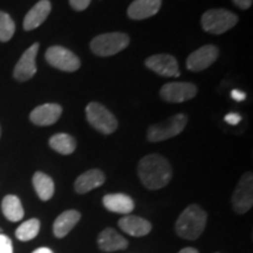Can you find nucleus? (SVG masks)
<instances>
[{
    "instance_id": "obj_1",
    "label": "nucleus",
    "mask_w": 253,
    "mask_h": 253,
    "mask_svg": "<svg viewBox=\"0 0 253 253\" xmlns=\"http://www.w3.org/2000/svg\"><path fill=\"white\" fill-rule=\"evenodd\" d=\"M137 173L145 188L158 190L167 186L171 181L172 168L166 157L151 154L138 162Z\"/></svg>"
},
{
    "instance_id": "obj_2",
    "label": "nucleus",
    "mask_w": 253,
    "mask_h": 253,
    "mask_svg": "<svg viewBox=\"0 0 253 253\" xmlns=\"http://www.w3.org/2000/svg\"><path fill=\"white\" fill-rule=\"evenodd\" d=\"M208 213L197 204H191L179 214L175 231L183 239L195 240L203 233L207 226Z\"/></svg>"
},
{
    "instance_id": "obj_3",
    "label": "nucleus",
    "mask_w": 253,
    "mask_h": 253,
    "mask_svg": "<svg viewBox=\"0 0 253 253\" xmlns=\"http://www.w3.org/2000/svg\"><path fill=\"white\" fill-rule=\"evenodd\" d=\"M202 27L211 34H223L236 26L238 17L233 12L224 8L209 9L202 17Z\"/></svg>"
},
{
    "instance_id": "obj_4",
    "label": "nucleus",
    "mask_w": 253,
    "mask_h": 253,
    "mask_svg": "<svg viewBox=\"0 0 253 253\" xmlns=\"http://www.w3.org/2000/svg\"><path fill=\"white\" fill-rule=\"evenodd\" d=\"M129 45V37L121 32L104 33L94 38L90 42V49L99 56L115 55L126 48Z\"/></svg>"
},
{
    "instance_id": "obj_5",
    "label": "nucleus",
    "mask_w": 253,
    "mask_h": 253,
    "mask_svg": "<svg viewBox=\"0 0 253 253\" xmlns=\"http://www.w3.org/2000/svg\"><path fill=\"white\" fill-rule=\"evenodd\" d=\"M188 116L184 114H176L166 121L153 125L149 126L147 132V138L149 142H161L169 140V138L177 136L184 130Z\"/></svg>"
},
{
    "instance_id": "obj_6",
    "label": "nucleus",
    "mask_w": 253,
    "mask_h": 253,
    "mask_svg": "<svg viewBox=\"0 0 253 253\" xmlns=\"http://www.w3.org/2000/svg\"><path fill=\"white\" fill-rule=\"evenodd\" d=\"M86 115L89 125L101 134H113L118 129V119L103 104L90 102L86 108Z\"/></svg>"
},
{
    "instance_id": "obj_7",
    "label": "nucleus",
    "mask_w": 253,
    "mask_h": 253,
    "mask_svg": "<svg viewBox=\"0 0 253 253\" xmlns=\"http://www.w3.org/2000/svg\"><path fill=\"white\" fill-rule=\"evenodd\" d=\"M232 207L236 213L248 212L253 205V176L252 172H246L239 179L237 188L232 195Z\"/></svg>"
},
{
    "instance_id": "obj_8",
    "label": "nucleus",
    "mask_w": 253,
    "mask_h": 253,
    "mask_svg": "<svg viewBox=\"0 0 253 253\" xmlns=\"http://www.w3.org/2000/svg\"><path fill=\"white\" fill-rule=\"evenodd\" d=\"M46 61L52 67L63 72H75L80 68L81 62L72 50L61 46H52L46 50Z\"/></svg>"
},
{
    "instance_id": "obj_9",
    "label": "nucleus",
    "mask_w": 253,
    "mask_h": 253,
    "mask_svg": "<svg viewBox=\"0 0 253 253\" xmlns=\"http://www.w3.org/2000/svg\"><path fill=\"white\" fill-rule=\"evenodd\" d=\"M197 94V87L190 82H171L161 88L160 95L170 103H181L191 100Z\"/></svg>"
},
{
    "instance_id": "obj_10",
    "label": "nucleus",
    "mask_w": 253,
    "mask_h": 253,
    "mask_svg": "<svg viewBox=\"0 0 253 253\" xmlns=\"http://www.w3.org/2000/svg\"><path fill=\"white\" fill-rule=\"evenodd\" d=\"M219 49L213 45H205L189 55L186 59V68L191 72H201L210 67L218 59Z\"/></svg>"
},
{
    "instance_id": "obj_11",
    "label": "nucleus",
    "mask_w": 253,
    "mask_h": 253,
    "mask_svg": "<svg viewBox=\"0 0 253 253\" xmlns=\"http://www.w3.org/2000/svg\"><path fill=\"white\" fill-rule=\"evenodd\" d=\"M145 66L161 77L178 78L181 75L177 60L169 54H156L150 56L145 60Z\"/></svg>"
},
{
    "instance_id": "obj_12",
    "label": "nucleus",
    "mask_w": 253,
    "mask_h": 253,
    "mask_svg": "<svg viewBox=\"0 0 253 253\" xmlns=\"http://www.w3.org/2000/svg\"><path fill=\"white\" fill-rule=\"evenodd\" d=\"M39 50V43H33L26 52L21 55L17 66L14 67L13 77L18 81H27L36 75L37 65L36 58Z\"/></svg>"
},
{
    "instance_id": "obj_13",
    "label": "nucleus",
    "mask_w": 253,
    "mask_h": 253,
    "mask_svg": "<svg viewBox=\"0 0 253 253\" xmlns=\"http://www.w3.org/2000/svg\"><path fill=\"white\" fill-rule=\"evenodd\" d=\"M62 114V107L58 103H46L37 107L31 113L30 119L34 125L45 126H52L58 121Z\"/></svg>"
},
{
    "instance_id": "obj_14",
    "label": "nucleus",
    "mask_w": 253,
    "mask_h": 253,
    "mask_svg": "<svg viewBox=\"0 0 253 253\" xmlns=\"http://www.w3.org/2000/svg\"><path fill=\"white\" fill-rule=\"evenodd\" d=\"M97 245L103 252H115L126 250L128 248L129 242L125 237L118 233L116 230L112 229V227H107L99 235Z\"/></svg>"
},
{
    "instance_id": "obj_15",
    "label": "nucleus",
    "mask_w": 253,
    "mask_h": 253,
    "mask_svg": "<svg viewBox=\"0 0 253 253\" xmlns=\"http://www.w3.org/2000/svg\"><path fill=\"white\" fill-rule=\"evenodd\" d=\"M162 0H134L128 7V17L134 20L153 17L160 11Z\"/></svg>"
},
{
    "instance_id": "obj_16",
    "label": "nucleus",
    "mask_w": 253,
    "mask_h": 253,
    "mask_svg": "<svg viewBox=\"0 0 253 253\" xmlns=\"http://www.w3.org/2000/svg\"><path fill=\"white\" fill-rule=\"evenodd\" d=\"M119 226L123 232L128 233L132 237L147 236L153 229V225L149 220L138 216H125L119 220Z\"/></svg>"
},
{
    "instance_id": "obj_17",
    "label": "nucleus",
    "mask_w": 253,
    "mask_h": 253,
    "mask_svg": "<svg viewBox=\"0 0 253 253\" xmlns=\"http://www.w3.org/2000/svg\"><path fill=\"white\" fill-rule=\"evenodd\" d=\"M104 181H106V176L100 169H90L78 177L74 189L78 194L84 195L99 188L103 184Z\"/></svg>"
},
{
    "instance_id": "obj_18",
    "label": "nucleus",
    "mask_w": 253,
    "mask_h": 253,
    "mask_svg": "<svg viewBox=\"0 0 253 253\" xmlns=\"http://www.w3.org/2000/svg\"><path fill=\"white\" fill-rule=\"evenodd\" d=\"M52 9V4L49 0H40L32 7L24 19V28L26 31H32L39 27L46 20Z\"/></svg>"
},
{
    "instance_id": "obj_19",
    "label": "nucleus",
    "mask_w": 253,
    "mask_h": 253,
    "mask_svg": "<svg viewBox=\"0 0 253 253\" xmlns=\"http://www.w3.org/2000/svg\"><path fill=\"white\" fill-rule=\"evenodd\" d=\"M102 203L107 210L115 213L129 214L134 211L135 203L131 197L125 194H109L102 199Z\"/></svg>"
},
{
    "instance_id": "obj_20",
    "label": "nucleus",
    "mask_w": 253,
    "mask_h": 253,
    "mask_svg": "<svg viewBox=\"0 0 253 253\" xmlns=\"http://www.w3.org/2000/svg\"><path fill=\"white\" fill-rule=\"evenodd\" d=\"M81 219V213L77 210H67L56 218L53 224V232L56 238H63L68 235Z\"/></svg>"
},
{
    "instance_id": "obj_21",
    "label": "nucleus",
    "mask_w": 253,
    "mask_h": 253,
    "mask_svg": "<svg viewBox=\"0 0 253 253\" xmlns=\"http://www.w3.org/2000/svg\"><path fill=\"white\" fill-rule=\"evenodd\" d=\"M32 182H33L37 195L39 196L41 201H49L53 197V195H54V182L48 175L38 171L34 173Z\"/></svg>"
},
{
    "instance_id": "obj_22",
    "label": "nucleus",
    "mask_w": 253,
    "mask_h": 253,
    "mask_svg": "<svg viewBox=\"0 0 253 253\" xmlns=\"http://www.w3.org/2000/svg\"><path fill=\"white\" fill-rule=\"evenodd\" d=\"M1 210L9 221H19L24 218V208L20 199L14 195L5 196L1 202Z\"/></svg>"
},
{
    "instance_id": "obj_23",
    "label": "nucleus",
    "mask_w": 253,
    "mask_h": 253,
    "mask_svg": "<svg viewBox=\"0 0 253 253\" xmlns=\"http://www.w3.org/2000/svg\"><path fill=\"white\" fill-rule=\"evenodd\" d=\"M49 147L61 155H71L77 149V141L68 134H55L49 138Z\"/></svg>"
},
{
    "instance_id": "obj_24",
    "label": "nucleus",
    "mask_w": 253,
    "mask_h": 253,
    "mask_svg": "<svg viewBox=\"0 0 253 253\" xmlns=\"http://www.w3.org/2000/svg\"><path fill=\"white\" fill-rule=\"evenodd\" d=\"M40 231V220L37 218H32L24 221L20 226L15 230V237L21 242H30L38 236Z\"/></svg>"
},
{
    "instance_id": "obj_25",
    "label": "nucleus",
    "mask_w": 253,
    "mask_h": 253,
    "mask_svg": "<svg viewBox=\"0 0 253 253\" xmlns=\"http://www.w3.org/2000/svg\"><path fill=\"white\" fill-rule=\"evenodd\" d=\"M15 31V24L7 13L0 11V41L6 42L11 40Z\"/></svg>"
},
{
    "instance_id": "obj_26",
    "label": "nucleus",
    "mask_w": 253,
    "mask_h": 253,
    "mask_svg": "<svg viewBox=\"0 0 253 253\" xmlns=\"http://www.w3.org/2000/svg\"><path fill=\"white\" fill-rule=\"evenodd\" d=\"M0 253H13L12 240L2 233H0Z\"/></svg>"
},
{
    "instance_id": "obj_27",
    "label": "nucleus",
    "mask_w": 253,
    "mask_h": 253,
    "mask_svg": "<svg viewBox=\"0 0 253 253\" xmlns=\"http://www.w3.org/2000/svg\"><path fill=\"white\" fill-rule=\"evenodd\" d=\"M91 0H69V4L75 11H84L89 6Z\"/></svg>"
},
{
    "instance_id": "obj_28",
    "label": "nucleus",
    "mask_w": 253,
    "mask_h": 253,
    "mask_svg": "<svg viewBox=\"0 0 253 253\" xmlns=\"http://www.w3.org/2000/svg\"><path fill=\"white\" fill-rule=\"evenodd\" d=\"M240 121H242V116L237 113H230L225 116V122L229 123V125L236 126L238 125Z\"/></svg>"
},
{
    "instance_id": "obj_29",
    "label": "nucleus",
    "mask_w": 253,
    "mask_h": 253,
    "mask_svg": "<svg viewBox=\"0 0 253 253\" xmlns=\"http://www.w3.org/2000/svg\"><path fill=\"white\" fill-rule=\"evenodd\" d=\"M231 97H232L235 101H238V102H242L246 99V94L243 90L239 89H233L231 91Z\"/></svg>"
},
{
    "instance_id": "obj_30",
    "label": "nucleus",
    "mask_w": 253,
    "mask_h": 253,
    "mask_svg": "<svg viewBox=\"0 0 253 253\" xmlns=\"http://www.w3.org/2000/svg\"><path fill=\"white\" fill-rule=\"evenodd\" d=\"M232 1L240 9H248L252 6L253 0H232Z\"/></svg>"
},
{
    "instance_id": "obj_31",
    "label": "nucleus",
    "mask_w": 253,
    "mask_h": 253,
    "mask_svg": "<svg viewBox=\"0 0 253 253\" xmlns=\"http://www.w3.org/2000/svg\"><path fill=\"white\" fill-rule=\"evenodd\" d=\"M178 253H199V252H198V250L195 248H184V249H182Z\"/></svg>"
},
{
    "instance_id": "obj_32",
    "label": "nucleus",
    "mask_w": 253,
    "mask_h": 253,
    "mask_svg": "<svg viewBox=\"0 0 253 253\" xmlns=\"http://www.w3.org/2000/svg\"><path fill=\"white\" fill-rule=\"evenodd\" d=\"M32 253H54L52 251V250L48 249V248H39L37 249L36 251H33Z\"/></svg>"
},
{
    "instance_id": "obj_33",
    "label": "nucleus",
    "mask_w": 253,
    "mask_h": 253,
    "mask_svg": "<svg viewBox=\"0 0 253 253\" xmlns=\"http://www.w3.org/2000/svg\"><path fill=\"white\" fill-rule=\"evenodd\" d=\"M0 233H2V230L1 229H0Z\"/></svg>"
},
{
    "instance_id": "obj_34",
    "label": "nucleus",
    "mask_w": 253,
    "mask_h": 253,
    "mask_svg": "<svg viewBox=\"0 0 253 253\" xmlns=\"http://www.w3.org/2000/svg\"><path fill=\"white\" fill-rule=\"evenodd\" d=\"M0 135H1V130H0Z\"/></svg>"
}]
</instances>
